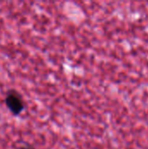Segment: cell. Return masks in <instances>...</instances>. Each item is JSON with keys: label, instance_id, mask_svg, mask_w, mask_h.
Returning <instances> with one entry per match:
<instances>
[{"label": "cell", "instance_id": "cell-1", "mask_svg": "<svg viewBox=\"0 0 148 149\" xmlns=\"http://www.w3.org/2000/svg\"><path fill=\"white\" fill-rule=\"evenodd\" d=\"M4 102L7 108L13 115L20 114L24 108V103L22 96L14 90H11L7 93Z\"/></svg>", "mask_w": 148, "mask_h": 149}, {"label": "cell", "instance_id": "cell-2", "mask_svg": "<svg viewBox=\"0 0 148 149\" xmlns=\"http://www.w3.org/2000/svg\"><path fill=\"white\" fill-rule=\"evenodd\" d=\"M18 149H34L33 148H31V147H28V146H22V147H20Z\"/></svg>", "mask_w": 148, "mask_h": 149}]
</instances>
